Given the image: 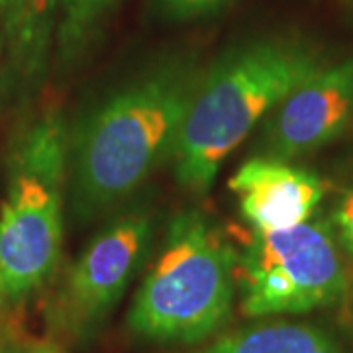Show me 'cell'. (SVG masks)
Segmentation results:
<instances>
[{
  "label": "cell",
  "mask_w": 353,
  "mask_h": 353,
  "mask_svg": "<svg viewBox=\"0 0 353 353\" xmlns=\"http://www.w3.org/2000/svg\"><path fill=\"white\" fill-rule=\"evenodd\" d=\"M30 353H63V350L53 341H36V343H32Z\"/></svg>",
  "instance_id": "cell-15"
},
{
  "label": "cell",
  "mask_w": 353,
  "mask_h": 353,
  "mask_svg": "<svg viewBox=\"0 0 353 353\" xmlns=\"http://www.w3.org/2000/svg\"><path fill=\"white\" fill-rule=\"evenodd\" d=\"M236 283L248 318L328 308L350 289L338 238L322 218L279 232L253 230L238 253Z\"/></svg>",
  "instance_id": "cell-5"
},
{
  "label": "cell",
  "mask_w": 353,
  "mask_h": 353,
  "mask_svg": "<svg viewBox=\"0 0 353 353\" xmlns=\"http://www.w3.org/2000/svg\"><path fill=\"white\" fill-rule=\"evenodd\" d=\"M118 4L120 0H63L55 36L59 63L71 67L87 53Z\"/></svg>",
  "instance_id": "cell-11"
},
{
  "label": "cell",
  "mask_w": 353,
  "mask_h": 353,
  "mask_svg": "<svg viewBox=\"0 0 353 353\" xmlns=\"http://www.w3.org/2000/svg\"><path fill=\"white\" fill-rule=\"evenodd\" d=\"M155 8L169 20L187 22L218 14L234 0H153Z\"/></svg>",
  "instance_id": "cell-12"
},
{
  "label": "cell",
  "mask_w": 353,
  "mask_h": 353,
  "mask_svg": "<svg viewBox=\"0 0 353 353\" xmlns=\"http://www.w3.org/2000/svg\"><path fill=\"white\" fill-rule=\"evenodd\" d=\"M347 292H350V296H352V304H353V281L350 283V289H347Z\"/></svg>",
  "instance_id": "cell-17"
},
{
  "label": "cell",
  "mask_w": 353,
  "mask_h": 353,
  "mask_svg": "<svg viewBox=\"0 0 353 353\" xmlns=\"http://www.w3.org/2000/svg\"><path fill=\"white\" fill-rule=\"evenodd\" d=\"M63 0H18L2 24L4 57L0 67V108H26L38 94L50 61Z\"/></svg>",
  "instance_id": "cell-9"
},
{
  "label": "cell",
  "mask_w": 353,
  "mask_h": 353,
  "mask_svg": "<svg viewBox=\"0 0 353 353\" xmlns=\"http://www.w3.org/2000/svg\"><path fill=\"white\" fill-rule=\"evenodd\" d=\"M328 61L308 39L269 36L236 46L202 69L171 161L179 187L204 194L228 155Z\"/></svg>",
  "instance_id": "cell-2"
},
{
  "label": "cell",
  "mask_w": 353,
  "mask_h": 353,
  "mask_svg": "<svg viewBox=\"0 0 353 353\" xmlns=\"http://www.w3.org/2000/svg\"><path fill=\"white\" fill-rule=\"evenodd\" d=\"M238 252L199 208L179 210L139 285L126 324L153 343H196L224 328L236 299Z\"/></svg>",
  "instance_id": "cell-4"
},
{
  "label": "cell",
  "mask_w": 353,
  "mask_h": 353,
  "mask_svg": "<svg viewBox=\"0 0 353 353\" xmlns=\"http://www.w3.org/2000/svg\"><path fill=\"white\" fill-rule=\"evenodd\" d=\"M69 122L48 106L16 128L0 202V314H24L61 261Z\"/></svg>",
  "instance_id": "cell-3"
},
{
  "label": "cell",
  "mask_w": 353,
  "mask_h": 353,
  "mask_svg": "<svg viewBox=\"0 0 353 353\" xmlns=\"http://www.w3.org/2000/svg\"><path fill=\"white\" fill-rule=\"evenodd\" d=\"M240 214L257 232H279L308 222L324 199L322 179L273 157L255 155L230 179Z\"/></svg>",
  "instance_id": "cell-8"
},
{
  "label": "cell",
  "mask_w": 353,
  "mask_h": 353,
  "mask_svg": "<svg viewBox=\"0 0 353 353\" xmlns=\"http://www.w3.org/2000/svg\"><path fill=\"white\" fill-rule=\"evenodd\" d=\"M153 240L155 214L148 204L128 202L108 216L69 267L51 306L53 324L71 340H90L148 261Z\"/></svg>",
  "instance_id": "cell-6"
},
{
  "label": "cell",
  "mask_w": 353,
  "mask_h": 353,
  "mask_svg": "<svg viewBox=\"0 0 353 353\" xmlns=\"http://www.w3.org/2000/svg\"><path fill=\"white\" fill-rule=\"evenodd\" d=\"M199 353H343V347L322 326L271 320L228 332Z\"/></svg>",
  "instance_id": "cell-10"
},
{
  "label": "cell",
  "mask_w": 353,
  "mask_h": 353,
  "mask_svg": "<svg viewBox=\"0 0 353 353\" xmlns=\"http://www.w3.org/2000/svg\"><path fill=\"white\" fill-rule=\"evenodd\" d=\"M22 314H0V353H30Z\"/></svg>",
  "instance_id": "cell-13"
},
{
  "label": "cell",
  "mask_w": 353,
  "mask_h": 353,
  "mask_svg": "<svg viewBox=\"0 0 353 353\" xmlns=\"http://www.w3.org/2000/svg\"><path fill=\"white\" fill-rule=\"evenodd\" d=\"M334 234L345 252L353 255V189H350L332 212Z\"/></svg>",
  "instance_id": "cell-14"
},
{
  "label": "cell",
  "mask_w": 353,
  "mask_h": 353,
  "mask_svg": "<svg viewBox=\"0 0 353 353\" xmlns=\"http://www.w3.org/2000/svg\"><path fill=\"white\" fill-rule=\"evenodd\" d=\"M201 75L194 57L159 59L69 124L67 208L79 226L126 206L161 165L173 161Z\"/></svg>",
  "instance_id": "cell-1"
},
{
  "label": "cell",
  "mask_w": 353,
  "mask_h": 353,
  "mask_svg": "<svg viewBox=\"0 0 353 353\" xmlns=\"http://www.w3.org/2000/svg\"><path fill=\"white\" fill-rule=\"evenodd\" d=\"M353 130V55L304 79L263 120L257 155L290 161Z\"/></svg>",
  "instance_id": "cell-7"
},
{
  "label": "cell",
  "mask_w": 353,
  "mask_h": 353,
  "mask_svg": "<svg viewBox=\"0 0 353 353\" xmlns=\"http://www.w3.org/2000/svg\"><path fill=\"white\" fill-rule=\"evenodd\" d=\"M16 4H18V0H0V28L4 24V20L8 18V14L12 12Z\"/></svg>",
  "instance_id": "cell-16"
}]
</instances>
